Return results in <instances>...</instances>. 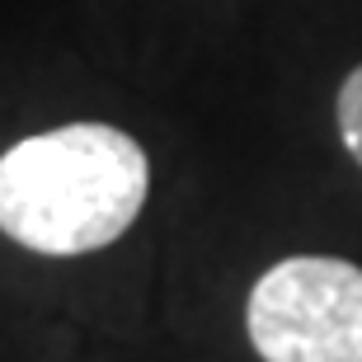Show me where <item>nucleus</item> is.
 Segmentation results:
<instances>
[{"mask_svg":"<svg viewBox=\"0 0 362 362\" xmlns=\"http://www.w3.org/2000/svg\"><path fill=\"white\" fill-rule=\"evenodd\" d=\"M151 193V160L113 122H66L0 156V235L47 259L122 240Z\"/></svg>","mask_w":362,"mask_h":362,"instance_id":"f257e3e1","label":"nucleus"},{"mask_svg":"<svg viewBox=\"0 0 362 362\" xmlns=\"http://www.w3.org/2000/svg\"><path fill=\"white\" fill-rule=\"evenodd\" d=\"M245 329L264 362H362V269L296 255L250 292Z\"/></svg>","mask_w":362,"mask_h":362,"instance_id":"f03ea898","label":"nucleus"},{"mask_svg":"<svg viewBox=\"0 0 362 362\" xmlns=\"http://www.w3.org/2000/svg\"><path fill=\"white\" fill-rule=\"evenodd\" d=\"M339 136L349 156L362 165V66H353L349 81L339 85Z\"/></svg>","mask_w":362,"mask_h":362,"instance_id":"7ed1b4c3","label":"nucleus"}]
</instances>
